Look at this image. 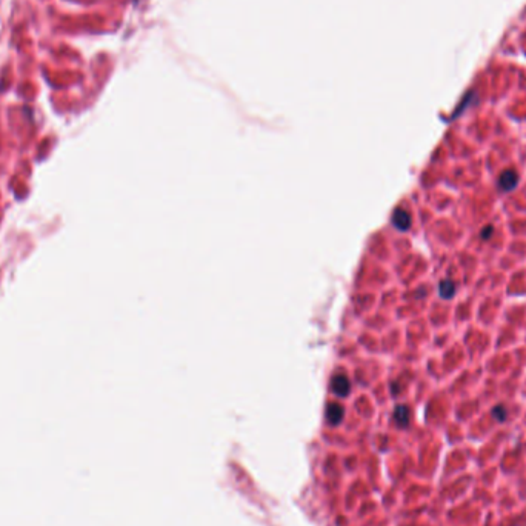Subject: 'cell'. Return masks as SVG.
<instances>
[{
    "label": "cell",
    "instance_id": "cell-4",
    "mask_svg": "<svg viewBox=\"0 0 526 526\" xmlns=\"http://www.w3.org/2000/svg\"><path fill=\"white\" fill-rule=\"evenodd\" d=\"M343 408L337 403H330L326 408V420L331 425H339L343 420Z\"/></svg>",
    "mask_w": 526,
    "mask_h": 526
},
{
    "label": "cell",
    "instance_id": "cell-5",
    "mask_svg": "<svg viewBox=\"0 0 526 526\" xmlns=\"http://www.w3.org/2000/svg\"><path fill=\"white\" fill-rule=\"evenodd\" d=\"M439 294L442 299L445 300H449L451 297H454L455 294V285L454 282H451L449 279H445L439 283Z\"/></svg>",
    "mask_w": 526,
    "mask_h": 526
},
{
    "label": "cell",
    "instance_id": "cell-8",
    "mask_svg": "<svg viewBox=\"0 0 526 526\" xmlns=\"http://www.w3.org/2000/svg\"><path fill=\"white\" fill-rule=\"evenodd\" d=\"M489 234H492V226L491 225H488L486 228H485V231H483V240H488V237H489Z\"/></svg>",
    "mask_w": 526,
    "mask_h": 526
},
{
    "label": "cell",
    "instance_id": "cell-7",
    "mask_svg": "<svg viewBox=\"0 0 526 526\" xmlns=\"http://www.w3.org/2000/svg\"><path fill=\"white\" fill-rule=\"evenodd\" d=\"M492 415L496 420H499V422H503V420L506 418V409L503 406H496L492 409Z\"/></svg>",
    "mask_w": 526,
    "mask_h": 526
},
{
    "label": "cell",
    "instance_id": "cell-3",
    "mask_svg": "<svg viewBox=\"0 0 526 526\" xmlns=\"http://www.w3.org/2000/svg\"><path fill=\"white\" fill-rule=\"evenodd\" d=\"M392 225L399 231H408L411 226V216L405 211V209H396L392 214Z\"/></svg>",
    "mask_w": 526,
    "mask_h": 526
},
{
    "label": "cell",
    "instance_id": "cell-1",
    "mask_svg": "<svg viewBox=\"0 0 526 526\" xmlns=\"http://www.w3.org/2000/svg\"><path fill=\"white\" fill-rule=\"evenodd\" d=\"M331 389H333V392H334L336 396H339V397H346V396L349 394V391H351V383H349V380H348L346 376L339 374V376H334V377H333V380H331Z\"/></svg>",
    "mask_w": 526,
    "mask_h": 526
},
{
    "label": "cell",
    "instance_id": "cell-2",
    "mask_svg": "<svg viewBox=\"0 0 526 526\" xmlns=\"http://www.w3.org/2000/svg\"><path fill=\"white\" fill-rule=\"evenodd\" d=\"M518 183V176L515 171L512 170H506L500 174V179H499V188L502 191H511L517 186Z\"/></svg>",
    "mask_w": 526,
    "mask_h": 526
},
{
    "label": "cell",
    "instance_id": "cell-6",
    "mask_svg": "<svg viewBox=\"0 0 526 526\" xmlns=\"http://www.w3.org/2000/svg\"><path fill=\"white\" fill-rule=\"evenodd\" d=\"M394 420L399 426H408L409 423V409L403 405L397 406L394 411Z\"/></svg>",
    "mask_w": 526,
    "mask_h": 526
}]
</instances>
